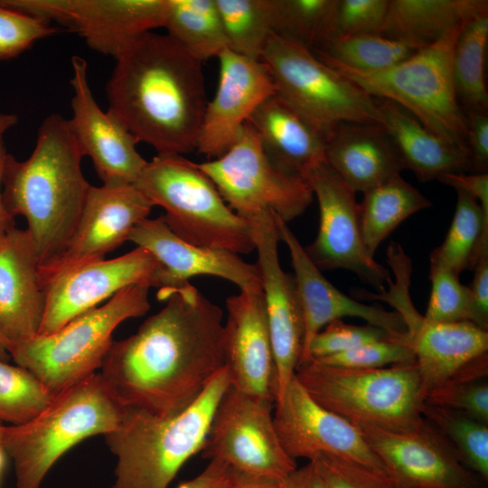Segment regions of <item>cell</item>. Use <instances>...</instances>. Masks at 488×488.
I'll list each match as a JSON object with an SVG mask.
<instances>
[{"label": "cell", "instance_id": "cell-17", "mask_svg": "<svg viewBox=\"0 0 488 488\" xmlns=\"http://www.w3.org/2000/svg\"><path fill=\"white\" fill-rule=\"evenodd\" d=\"M273 420L283 448L294 460L332 455L385 473L359 427L317 403L296 376L275 402Z\"/></svg>", "mask_w": 488, "mask_h": 488}, {"label": "cell", "instance_id": "cell-46", "mask_svg": "<svg viewBox=\"0 0 488 488\" xmlns=\"http://www.w3.org/2000/svg\"><path fill=\"white\" fill-rule=\"evenodd\" d=\"M314 462L326 488H399L382 472L332 455H320Z\"/></svg>", "mask_w": 488, "mask_h": 488}, {"label": "cell", "instance_id": "cell-32", "mask_svg": "<svg viewBox=\"0 0 488 488\" xmlns=\"http://www.w3.org/2000/svg\"><path fill=\"white\" fill-rule=\"evenodd\" d=\"M164 28L201 62L229 49L215 0H168Z\"/></svg>", "mask_w": 488, "mask_h": 488}, {"label": "cell", "instance_id": "cell-30", "mask_svg": "<svg viewBox=\"0 0 488 488\" xmlns=\"http://www.w3.org/2000/svg\"><path fill=\"white\" fill-rule=\"evenodd\" d=\"M484 12L486 0H389L380 35L423 48Z\"/></svg>", "mask_w": 488, "mask_h": 488}, {"label": "cell", "instance_id": "cell-52", "mask_svg": "<svg viewBox=\"0 0 488 488\" xmlns=\"http://www.w3.org/2000/svg\"><path fill=\"white\" fill-rule=\"evenodd\" d=\"M7 155L4 137L0 136V244L9 230L15 227L14 217L6 210L2 194L3 173Z\"/></svg>", "mask_w": 488, "mask_h": 488}, {"label": "cell", "instance_id": "cell-11", "mask_svg": "<svg viewBox=\"0 0 488 488\" xmlns=\"http://www.w3.org/2000/svg\"><path fill=\"white\" fill-rule=\"evenodd\" d=\"M197 165L229 207L246 220L269 211L288 223L303 214L314 198L303 177L286 174L269 161L249 122L223 155Z\"/></svg>", "mask_w": 488, "mask_h": 488}, {"label": "cell", "instance_id": "cell-22", "mask_svg": "<svg viewBox=\"0 0 488 488\" xmlns=\"http://www.w3.org/2000/svg\"><path fill=\"white\" fill-rule=\"evenodd\" d=\"M224 351L230 386L276 400L275 363L262 289L240 290L226 300Z\"/></svg>", "mask_w": 488, "mask_h": 488}, {"label": "cell", "instance_id": "cell-14", "mask_svg": "<svg viewBox=\"0 0 488 488\" xmlns=\"http://www.w3.org/2000/svg\"><path fill=\"white\" fill-rule=\"evenodd\" d=\"M14 10L54 21L88 46L116 59L141 35L164 27L168 0H0Z\"/></svg>", "mask_w": 488, "mask_h": 488}, {"label": "cell", "instance_id": "cell-44", "mask_svg": "<svg viewBox=\"0 0 488 488\" xmlns=\"http://www.w3.org/2000/svg\"><path fill=\"white\" fill-rule=\"evenodd\" d=\"M58 32L46 19L0 5V61L14 58Z\"/></svg>", "mask_w": 488, "mask_h": 488}, {"label": "cell", "instance_id": "cell-45", "mask_svg": "<svg viewBox=\"0 0 488 488\" xmlns=\"http://www.w3.org/2000/svg\"><path fill=\"white\" fill-rule=\"evenodd\" d=\"M389 337L399 338L371 324L352 325L345 324L343 320H335L313 337L299 364L341 353L368 342Z\"/></svg>", "mask_w": 488, "mask_h": 488}, {"label": "cell", "instance_id": "cell-55", "mask_svg": "<svg viewBox=\"0 0 488 488\" xmlns=\"http://www.w3.org/2000/svg\"><path fill=\"white\" fill-rule=\"evenodd\" d=\"M8 343L0 334V361H6L9 359Z\"/></svg>", "mask_w": 488, "mask_h": 488}, {"label": "cell", "instance_id": "cell-4", "mask_svg": "<svg viewBox=\"0 0 488 488\" xmlns=\"http://www.w3.org/2000/svg\"><path fill=\"white\" fill-rule=\"evenodd\" d=\"M230 385L224 367L177 413L161 417L127 408L120 426L104 436L117 458L112 488H168L184 464L202 452L217 405Z\"/></svg>", "mask_w": 488, "mask_h": 488}, {"label": "cell", "instance_id": "cell-57", "mask_svg": "<svg viewBox=\"0 0 488 488\" xmlns=\"http://www.w3.org/2000/svg\"><path fill=\"white\" fill-rule=\"evenodd\" d=\"M4 427L5 426H3L2 421H0V445H1V439H2V434H3Z\"/></svg>", "mask_w": 488, "mask_h": 488}, {"label": "cell", "instance_id": "cell-53", "mask_svg": "<svg viewBox=\"0 0 488 488\" xmlns=\"http://www.w3.org/2000/svg\"><path fill=\"white\" fill-rule=\"evenodd\" d=\"M280 482L239 476L232 488H278Z\"/></svg>", "mask_w": 488, "mask_h": 488}, {"label": "cell", "instance_id": "cell-2", "mask_svg": "<svg viewBox=\"0 0 488 488\" xmlns=\"http://www.w3.org/2000/svg\"><path fill=\"white\" fill-rule=\"evenodd\" d=\"M115 60L108 110L157 154L195 150L208 102L202 62L167 34L153 32Z\"/></svg>", "mask_w": 488, "mask_h": 488}, {"label": "cell", "instance_id": "cell-9", "mask_svg": "<svg viewBox=\"0 0 488 488\" xmlns=\"http://www.w3.org/2000/svg\"><path fill=\"white\" fill-rule=\"evenodd\" d=\"M149 288L145 284L128 286L56 332L37 334L11 347L9 355L55 397L101 368L116 328L149 311Z\"/></svg>", "mask_w": 488, "mask_h": 488}, {"label": "cell", "instance_id": "cell-39", "mask_svg": "<svg viewBox=\"0 0 488 488\" xmlns=\"http://www.w3.org/2000/svg\"><path fill=\"white\" fill-rule=\"evenodd\" d=\"M53 398L30 371L0 361V421L24 424L47 408Z\"/></svg>", "mask_w": 488, "mask_h": 488}, {"label": "cell", "instance_id": "cell-37", "mask_svg": "<svg viewBox=\"0 0 488 488\" xmlns=\"http://www.w3.org/2000/svg\"><path fill=\"white\" fill-rule=\"evenodd\" d=\"M228 48L259 60L272 33L268 0H215Z\"/></svg>", "mask_w": 488, "mask_h": 488}, {"label": "cell", "instance_id": "cell-42", "mask_svg": "<svg viewBox=\"0 0 488 488\" xmlns=\"http://www.w3.org/2000/svg\"><path fill=\"white\" fill-rule=\"evenodd\" d=\"M319 363L345 369L370 370L415 362L408 338H385L319 360Z\"/></svg>", "mask_w": 488, "mask_h": 488}, {"label": "cell", "instance_id": "cell-13", "mask_svg": "<svg viewBox=\"0 0 488 488\" xmlns=\"http://www.w3.org/2000/svg\"><path fill=\"white\" fill-rule=\"evenodd\" d=\"M303 178L317 199L320 213L317 235L304 248L309 258L321 271L347 269L378 293L385 291L391 280L390 273L369 254L364 245L356 192L326 161L307 170Z\"/></svg>", "mask_w": 488, "mask_h": 488}, {"label": "cell", "instance_id": "cell-51", "mask_svg": "<svg viewBox=\"0 0 488 488\" xmlns=\"http://www.w3.org/2000/svg\"><path fill=\"white\" fill-rule=\"evenodd\" d=\"M278 488H326L316 465L308 461L279 483Z\"/></svg>", "mask_w": 488, "mask_h": 488}, {"label": "cell", "instance_id": "cell-29", "mask_svg": "<svg viewBox=\"0 0 488 488\" xmlns=\"http://www.w3.org/2000/svg\"><path fill=\"white\" fill-rule=\"evenodd\" d=\"M387 131L404 169L421 182L438 179L447 173L471 174L469 155L427 130L412 114L397 103L376 99Z\"/></svg>", "mask_w": 488, "mask_h": 488}, {"label": "cell", "instance_id": "cell-47", "mask_svg": "<svg viewBox=\"0 0 488 488\" xmlns=\"http://www.w3.org/2000/svg\"><path fill=\"white\" fill-rule=\"evenodd\" d=\"M467 148L471 161V174H483L488 170V117L486 112H468Z\"/></svg>", "mask_w": 488, "mask_h": 488}, {"label": "cell", "instance_id": "cell-43", "mask_svg": "<svg viewBox=\"0 0 488 488\" xmlns=\"http://www.w3.org/2000/svg\"><path fill=\"white\" fill-rule=\"evenodd\" d=\"M388 5L389 0H336L322 43L360 34H380Z\"/></svg>", "mask_w": 488, "mask_h": 488}, {"label": "cell", "instance_id": "cell-25", "mask_svg": "<svg viewBox=\"0 0 488 488\" xmlns=\"http://www.w3.org/2000/svg\"><path fill=\"white\" fill-rule=\"evenodd\" d=\"M39 257L27 230L14 227L0 244V334L9 349L38 334L45 295Z\"/></svg>", "mask_w": 488, "mask_h": 488}, {"label": "cell", "instance_id": "cell-34", "mask_svg": "<svg viewBox=\"0 0 488 488\" xmlns=\"http://www.w3.org/2000/svg\"><path fill=\"white\" fill-rule=\"evenodd\" d=\"M487 42L488 12H484L462 26L455 42L452 61L453 79L456 98L465 113H487L488 93L484 80Z\"/></svg>", "mask_w": 488, "mask_h": 488}, {"label": "cell", "instance_id": "cell-35", "mask_svg": "<svg viewBox=\"0 0 488 488\" xmlns=\"http://www.w3.org/2000/svg\"><path fill=\"white\" fill-rule=\"evenodd\" d=\"M420 49L414 44L380 34H360L327 41L312 51L317 57L352 69L378 71L399 64Z\"/></svg>", "mask_w": 488, "mask_h": 488}, {"label": "cell", "instance_id": "cell-31", "mask_svg": "<svg viewBox=\"0 0 488 488\" xmlns=\"http://www.w3.org/2000/svg\"><path fill=\"white\" fill-rule=\"evenodd\" d=\"M430 205L431 202L400 174L364 192L359 203V222L369 254L374 257L380 244L402 221Z\"/></svg>", "mask_w": 488, "mask_h": 488}, {"label": "cell", "instance_id": "cell-21", "mask_svg": "<svg viewBox=\"0 0 488 488\" xmlns=\"http://www.w3.org/2000/svg\"><path fill=\"white\" fill-rule=\"evenodd\" d=\"M216 93L207 102L196 149L209 158L223 155L238 140L258 107L276 94L273 80L260 60L227 49L218 57Z\"/></svg>", "mask_w": 488, "mask_h": 488}, {"label": "cell", "instance_id": "cell-3", "mask_svg": "<svg viewBox=\"0 0 488 488\" xmlns=\"http://www.w3.org/2000/svg\"><path fill=\"white\" fill-rule=\"evenodd\" d=\"M82 157L68 119L59 113L42 120L26 160L6 156L3 202L10 214L27 221L38 267L64 252L78 226L91 186L81 170Z\"/></svg>", "mask_w": 488, "mask_h": 488}, {"label": "cell", "instance_id": "cell-27", "mask_svg": "<svg viewBox=\"0 0 488 488\" xmlns=\"http://www.w3.org/2000/svg\"><path fill=\"white\" fill-rule=\"evenodd\" d=\"M248 122L269 161L281 171L303 177L325 161L324 137L277 94L263 101Z\"/></svg>", "mask_w": 488, "mask_h": 488}, {"label": "cell", "instance_id": "cell-15", "mask_svg": "<svg viewBox=\"0 0 488 488\" xmlns=\"http://www.w3.org/2000/svg\"><path fill=\"white\" fill-rule=\"evenodd\" d=\"M356 427L399 488H487L425 418L405 430Z\"/></svg>", "mask_w": 488, "mask_h": 488}, {"label": "cell", "instance_id": "cell-16", "mask_svg": "<svg viewBox=\"0 0 488 488\" xmlns=\"http://www.w3.org/2000/svg\"><path fill=\"white\" fill-rule=\"evenodd\" d=\"M250 225L267 325L273 350L276 401L279 400L299 364L304 343L302 308L293 274L280 265V241L272 212H261L247 220Z\"/></svg>", "mask_w": 488, "mask_h": 488}, {"label": "cell", "instance_id": "cell-36", "mask_svg": "<svg viewBox=\"0 0 488 488\" xmlns=\"http://www.w3.org/2000/svg\"><path fill=\"white\" fill-rule=\"evenodd\" d=\"M423 417L451 444L462 463L488 480V424L467 414L425 403Z\"/></svg>", "mask_w": 488, "mask_h": 488}, {"label": "cell", "instance_id": "cell-49", "mask_svg": "<svg viewBox=\"0 0 488 488\" xmlns=\"http://www.w3.org/2000/svg\"><path fill=\"white\" fill-rule=\"evenodd\" d=\"M439 182L460 190L476 200L485 215H488V174L447 173L437 179Z\"/></svg>", "mask_w": 488, "mask_h": 488}, {"label": "cell", "instance_id": "cell-12", "mask_svg": "<svg viewBox=\"0 0 488 488\" xmlns=\"http://www.w3.org/2000/svg\"><path fill=\"white\" fill-rule=\"evenodd\" d=\"M274 405L230 385L213 414L202 457L221 462L244 477L284 480L297 466L277 436Z\"/></svg>", "mask_w": 488, "mask_h": 488}, {"label": "cell", "instance_id": "cell-1", "mask_svg": "<svg viewBox=\"0 0 488 488\" xmlns=\"http://www.w3.org/2000/svg\"><path fill=\"white\" fill-rule=\"evenodd\" d=\"M165 305L113 341L100 374L127 408L168 416L191 405L226 365L221 307L187 282L163 287Z\"/></svg>", "mask_w": 488, "mask_h": 488}, {"label": "cell", "instance_id": "cell-56", "mask_svg": "<svg viewBox=\"0 0 488 488\" xmlns=\"http://www.w3.org/2000/svg\"><path fill=\"white\" fill-rule=\"evenodd\" d=\"M5 455H6V453L5 452L4 448L0 445V481H1L2 474H3L4 469H5Z\"/></svg>", "mask_w": 488, "mask_h": 488}, {"label": "cell", "instance_id": "cell-50", "mask_svg": "<svg viewBox=\"0 0 488 488\" xmlns=\"http://www.w3.org/2000/svg\"><path fill=\"white\" fill-rule=\"evenodd\" d=\"M239 478V475L224 464L211 460L198 475L176 488H232Z\"/></svg>", "mask_w": 488, "mask_h": 488}, {"label": "cell", "instance_id": "cell-38", "mask_svg": "<svg viewBox=\"0 0 488 488\" xmlns=\"http://www.w3.org/2000/svg\"><path fill=\"white\" fill-rule=\"evenodd\" d=\"M336 0H268L272 33L313 50L325 39Z\"/></svg>", "mask_w": 488, "mask_h": 488}, {"label": "cell", "instance_id": "cell-6", "mask_svg": "<svg viewBox=\"0 0 488 488\" xmlns=\"http://www.w3.org/2000/svg\"><path fill=\"white\" fill-rule=\"evenodd\" d=\"M135 185L164 210L165 223L183 240L238 255L255 250L249 221L229 207L197 163L181 155L157 154Z\"/></svg>", "mask_w": 488, "mask_h": 488}, {"label": "cell", "instance_id": "cell-20", "mask_svg": "<svg viewBox=\"0 0 488 488\" xmlns=\"http://www.w3.org/2000/svg\"><path fill=\"white\" fill-rule=\"evenodd\" d=\"M154 205L135 185H91L75 232L64 252L38 267L41 286L74 267L104 259L127 241L132 229Z\"/></svg>", "mask_w": 488, "mask_h": 488}, {"label": "cell", "instance_id": "cell-23", "mask_svg": "<svg viewBox=\"0 0 488 488\" xmlns=\"http://www.w3.org/2000/svg\"><path fill=\"white\" fill-rule=\"evenodd\" d=\"M274 215L279 240L288 249L294 278L304 320V343L299 363L313 337L324 326L343 317L352 316L384 329L395 337H406L407 328L400 315L380 305L363 304L340 291L312 262L287 223ZM299 365V364H298Z\"/></svg>", "mask_w": 488, "mask_h": 488}, {"label": "cell", "instance_id": "cell-24", "mask_svg": "<svg viewBox=\"0 0 488 488\" xmlns=\"http://www.w3.org/2000/svg\"><path fill=\"white\" fill-rule=\"evenodd\" d=\"M127 241L146 249L159 262V288L177 287L192 277L207 275L230 281L240 290L262 289L256 264H249L230 251L183 240L169 229L163 216L139 221Z\"/></svg>", "mask_w": 488, "mask_h": 488}, {"label": "cell", "instance_id": "cell-8", "mask_svg": "<svg viewBox=\"0 0 488 488\" xmlns=\"http://www.w3.org/2000/svg\"><path fill=\"white\" fill-rule=\"evenodd\" d=\"M295 376L317 403L354 426L405 430L424 418L426 392L415 362L355 370L309 361Z\"/></svg>", "mask_w": 488, "mask_h": 488}, {"label": "cell", "instance_id": "cell-19", "mask_svg": "<svg viewBox=\"0 0 488 488\" xmlns=\"http://www.w3.org/2000/svg\"><path fill=\"white\" fill-rule=\"evenodd\" d=\"M73 95L70 130L83 156L88 155L103 185L135 184L146 161L137 151L135 136L110 111L97 103L88 80V63L80 56L70 60Z\"/></svg>", "mask_w": 488, "mask_h": 488}, {"label": "cell", "instance_id": "cell-5", "mask_svg": "<svg viewBox=\"0 0 488 488\" xmlns=\"http://www.w3.org/2000/svg\"><path fill=\"white\" fill-rule=\"evenodd\" d=\"M126 411L96 372L56 395L30 421L5 426L1 446L14 462L16 488H40L61 456L89 436L115 431Z\"/></svg>", "mask_w": 488, "mask_h": 488}, {"label": "cell", "instance_id": "cell-48", "mask_svg": "<svg viewBox=\"0 0 488 488\" xmlns=\"http://www.w3.org/2000/svg\"><path fill=\"white\" fill-rule=\"evenodd\" d=\"M473 270L474 277L468 286L473 312L472 323L488 331V255L481 257Z\"/></svg>", "mask_w": 488, "mask_h": 488}, {"label": "cell", "instance_id": "cell-10", "mask_svg": "<svg viewBox=\"0 0 488 488\" xmlns=\"http://www.w3.org/2000/svg\"><path fill=\"white\" fill-rule=\"evenodd\" d=\"M276 94L324 139L341 123L383 124L376 99L329 67L311 49L271 33L259 59Z\"/></svg>", "mask_w": 488, "mask_h": 488}, {"label": "cell", "instance_id": "cell-54", "mask_svg": "<svg viewBox=\"0 0 488 488\" xmlns=\"http://www.w3.org/2000/svg\"><path fill=\"white\" fill-rule=\"evenodd\" d=\"M18 122V117L12 113H0V136Z\"/></svg>", "mask_w": 488, "mask_h": 488}, {"label": "cell", "instance_id": "cell-33", "mask_svg": "<svg viewBox=\"0 0 488 488\" xmlns=\"http://www.w3.org/2000/svg\"><path fill=\"white\" fill-rule=\"evenodd\" d=\"M455 214L443 243L430 254V265L443 267L457 275L474 269L479 258L488 255V215L479 202L455 190Z\"/></svg>", "mask_w": 488, "mask_h": 488}, {"label": "cell", "instance_id": "cell-41", "mask_svg": "<svg viewBox=\"0 0 488 488\" xmlns=\"http://www.w3.org/2000/svg\"><path fill=\"white\" fill-rule=\"evenodd\" d=\"M431 292L424 317L436 323H459L473 320L468 286L459 275L443 267L430 265Z\"/></svg>", "mask_w": 488, "mask_h": 488}, {"label": "cell", "instance_id": "cell-18", "mask_svg": "<svg viewBox=\"0 0 488 488\" xmlns=\"http://www.w3.org/2000/svg\"><path fill=\"white\" fill-rule=\"evenodd\" d=\"M161 265L146 249L136 247L111 259H101L70 269L42 289L45 308L38 334L56 332L80 314L135 284L159 288Z\"/></svg>", "mask_w": 488, "mask_h": 488}, {"label": "cell", "instance_id": "cell-26", "mask_svg": "<svg viewBox=\"0 0 488 488\" xmlns=\"http://www.w3.org/2000/svg\"><path fill=\"white\" fill-rule=\"evenodd\" d=\"M325 161L354 192H364L404 169L382 125L341 123L325 138Z\"/></svg>", "mask_w": 488, "mask_h": 488}, {"label": "cell", "instance_id": "cell-7", "mask_svg": "<svg viewBox=\"0 0 488 488\" xmlns=\"http://www.w3.org/2000/svg\"><path fill=\"white\" fill-rule=\"evenodd\" d=\"M462 26L384 70L364 71L316 57L374 99L401 106L432 134L469 155L467 117L456 98L452 70Z\"/></svg>", "mask_w": 488, "mask_h": 488}, {"label": "cell", "instance_id": "cell-40", "mask_svg": "<svg viewBox=\"0 0 488 488\" xmlns=\"http://www.w3.org/2000/svg\"><path fill=\"white\" fill-rule=\"evenodd\" d=\"M487 371L478 362H472L443 385L430 390L425 403L462 411L488 424Z\"/></svg>", "mask_w": 488, "mask_h": 488}, {"label": "cell", "instance_id": "cell-28", "mask_svg": "<svg viewBox=\"0 0 488 488\" xmlns=\"http://www.w3.org/2000/svg\"><path fill=\"white\" fill-rule=\"evenodd\" d=\"M408 338L426 396L488 351V331L471 322L436 323L423 315Z\"/></svg>", "mask_w": 488, "mask_h": 488}]
</instances>
